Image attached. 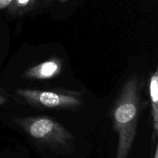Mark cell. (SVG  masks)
<instances>
[{
    "instance_id": "10",
    "label": "cell",
    "mask_w": 158,
    "mask_h": 158,
    "mask_svg": "<svg viewBox=\"0 0 158 158\" xmlns=\"http://www.w3.org/2000/svg\"><path fill=\"white\" fill-rule=\"evenodd\" d=\"M60 1H61V2H66V1H67V0H60Z\"/></svg>"
},
{
    "instance_id": "2",
    "label": "cell",
    "mask_w": 158,
    "mask_h": 158,
    "mask_svg": "<svg viewBox=\"0 0 158 158\" xmlns=\"http://www.w3.org/2000/svg\"><path fill=\"white\" fill-rule=\"evenodd\" d=\"M14 121L34 140L55 148L67 147L73 140L64 127L49 117H20Z\"/></svg>"
},
{
    "instance_id": "7",
    "label": "cell",
    "mask_w": 158,
    "mask_h": 158,
    "mask_svg": "<svg viewBox=\"0 0 158 158\" xmlns=\"http://www.w3.org/2000/svg\"><path fill=\"white\" fill-rule=\"evenodd\" d=\"M13 0H0V10L8 8Z\"/></svg>"
},
{
    "instance_id": "3",
    "label": "cell",
    "mask_w": 158,
    "mask_h": 158,
    "mask_svg": "<svg viewBox=\"0 0 158 158\" xmlns=\"http://www.w3.org/2000/svg\"><path fill=\"white\" fill-rule=\"evenodd\" d=\"M15 94L31 105L47 109H73L82 104L80 94L73 91L19 89Z\"/></svg>"
},
{
    "instance_id": "9",
    "label": "cell",
    "mask_w": 158,
    "mask_h": 158,
    "mask_svg": "<svg viewBox=\"0 0 158 158\" xmlns=\"http://www.w3.org/2000/svg\"><path fill=\"white\" fill-rule=\"evenodd\" d=\"M154 158H158V148H157V146L156 147L155 152H154Z\"/></svg>"
},
{
    "instance_id": "5",
    "label": "cell",
    "mask_w": 158,
    "mask_h": 158,
    "mask_svg": "<svg viewBox=\"0 0 158 158\" xmlns=\"http://www.w3.org/2000/svg\"><path fill=\"white\" fill-rule=\"evenodd\" d=\"M50 0H13L9 6V12L13 16L19 17L40 8L46 7Z\"/></svg>"
},
{
    "instance_id": "4",
    "label": "cell",
    "mask_w": 158,
    "mask_h": 158,
    "mask_svg": "<svg viewBox=\"0 0 158 158\" xmlns=\"http://www.w3.org/2000/svg\"><path fill=\"white\" fill-rule=\"evenodd\" d=\"M63 67L60 59L52 58L33 66L25 72L26 78L32 80H49L60 73Z\"/></svg>"
},
{
    "instance_id": "8",
    "label": "cell",
    "mask_w": 158,
    "mask_h": 158,
    "mask_svg": "<svg viewBox=\"0 0 158 158\" xmlns=\"http://www.w3.org/2000/svg\"><path fill=\"white\" fill-rule=\"evenodd\" d=\"M6 102H7V100H6V97H2V96H0V106L5 104Z\"/></svg>"
},
{
    "instance_id": "6",
    "label": "cell",
    "mask_w": 158,
    "mask_h": 158,
    "mask_svg": "<svg viewBox=\"0 0 158 158\" xmlns=\"http://www.w3.org/2000/svg\"><path fill=\"white\" fill-rule=\"evenodd\" d=\"M149 94L151 101L153 127L156 134L158 133V70L151 75L149 82Z\"/></svg>"
},
{
    "instance_id": "1",
    "label": "cell",
    "mask_w": 158,
    "mask_h": 158,
    "mask_svg": "<svg viewBox=\"0 0 158 158\" xmlns=\"http://www.w3.org/2000/svg\"><path fill=\"white\" fill-rule=\"evenodd\" d=\"M140 85L137 77L130 78L123 85L112 110L118 146L115 158H127L135 139L140 115Z\"/></svg>"
}]
</instances>
